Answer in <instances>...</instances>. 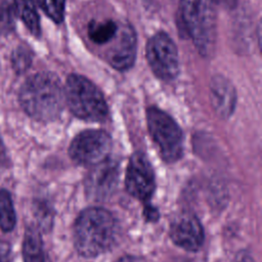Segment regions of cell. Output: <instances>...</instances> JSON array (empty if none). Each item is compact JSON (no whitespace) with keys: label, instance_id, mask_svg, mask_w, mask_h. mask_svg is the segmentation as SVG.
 Returning <instances> with one entry per match:
<instances>
[{"label":"cell","instance_id":"10","mask_svg":"<svg viewBox=\"0 0 262 262\" xmlns=\"http://www.w3.org/2000/svg\"><path fill=\"white\" fill-rule=\"evenodd\" d=\"M170 236L177 246L188 251H196L204 242V231L200 221L188 212H182L173 218Z\"/></svg>","mask_w":262,"mask_h":262},{"label":"cell","instance_id":"15","mask_svg":"<svg viewBox=\"0 0 262 262\" xmlns=\"http://www.w3.org/2000/svg\"><path fill=\"white\" fill-rule=\"evenodd\" d=\"M17 16L20 17L28 30L36 37L41 34L40 18L34 0H13Z\"/></svg>","mask_w":262,"mask_h":262},{"label":"cell","instance_id":"12","mask_svg":"<svg viewBox=\"0 0 262 262\" xmlns=\"http://www.w3.org/2000/svg\"><path fill=\"white\" fill-rule=\"evenodd\" d=\"M210 98L215 112L222 118L229 117L235 106L236 93L233 85L222 75H215L210 82Z\"/></svg>","mask_w":262,"mask_h":262},{"label":"cell","instance_id":"20","mask_svg":"<svg viewBox=\"0 0 262 262\" xmlns=\"http://www.w3.org/2000/svg\"><path fill=\"white\" fill-rule=\"evenodd\" d=\"M11 63L17 74L25 73L32 63L31 51L25 47H17L11 54Z\"/></svg>","mask_w":262,"mask_h":262},{"label":"cell","instance_id":"24","mask_svg":"<svg viewBox=\"0 0 262 262\" xmlns=\"http://www.w3.org/2000/svg\"><path fill=\"white\" fill-rule=\"evenodd\" d=\"M117 262H146L144 259L135 256H125L119 259Z\"/></svg>","mask_w":262,"mask_h":262},{"label":"cell","instance_id":"16","mask_svg":"<svg viewBox=\"0 0 262 262\" xmlns=\"http://www.w3.org/2000/svg\"><path fill=\"white\" fill-rule=\"evenodd\" d=\"M16 215L13 202L9 191L5 188L0 189V229L7 233L14 229Z\"/></svg>","mask_w":262,"mask_h":262},{"label":"cell","instance_id":"3","mask_svg":"<svg viewBox=\"0 0 262 262\" xmlns=\"http://www.w3.org/2000/svg\"><path fill=\"white\" fill-rule=\"evenodd\" d=\"M217 5V0H179L181 27L204 57L215 50Z\"/></svg>","mask_w":262,"mask_h":262},{"label":"cell","instance_id":"18","mask_svg":"<svg viewBox=\"0 0 262 262\" xmlns=\"http://www.w3.org/2000/svg\"><path fill=\"white\" fill-rule=\"evenodd\" d=\"M16 17L17 13L13 0L2 1L0 3V34L7 35L12 32Z\"/></svg>","mask_w":262,"mask_h":262},{"label":"cell","instance_id":"8","mask_svg":"<svg viewBox=\"0 0 262 262\" xmlns=\"http://www.w3.org/2000/svg\"><path fill=\"white\" fill-rule=\"evenodd\" d=\"M125 183L128 192L140 201H148L152 195L156 187L155 174L149 162L142 154L137 152L131 157Z\"/></svg>","mask_w":262,"mask_h":262},{"label":"cell","instance_id":"22","mask_svg":"<svg viewBox=\"0 0 262 262\" xmlns=\"http://www.w3.org/2000/svg\"><path fill=\"white\" fill-rule=\"evenodd\" d=\"M8 166V156L4 146V143L2 141V138L0 136V171L3 170Z\"/></svg>","mask_w":262,"mask_h":262},{"label":"cell","instance_id":"6","mask_svg":"<svg viewBox=\"0 0 262 262\" xmlns=\"http://www.w3.org/2000/svg\"><path fill=\"white\" fill-rule=\"evenodd\" d=\"M146 59L150 70L160 80H174L180 70L179 54L173 39L165 32L152 35L146 43Z\"/></svg>","mask_w":262,"mask_h":262},{"label":"cell","instance_id":"4","mask_svg":"<svg viewBox=\"0 0 262 262\" xmlns=\"http://www.w3.org/2000/svg\"><path fill=\"white\" fill-rule=\"evenodd\" d=\"M64 98L70 111L78 118L103 121L108 113L101 91L86 77L72 74L64 86Z\"/></svg>","mask_w":262,"mask_h":262},{"label":"cell","instance_id":"19","mask_svg":"<svg viewBox=\"0 0 262 262\" xmlns=\"http://www.w3.org/2000/svg\"><path fill=\"white\" fill-rule=\"evenodd\" d=\"M43 12L55 24L62 23L64 18L66 0H35Z\"/></svg>","mask_w":262,"mask_h":262},{"label":"cell","instance_id":"14","mask_svg":"<svg viewBox=\"0 0 262 262\" xmlns=\"http://www.w3.org/2000/svg\"><path fill=\"white\" fill-rule=\"evenodd\" d=\"M24 262H50L49 256L44 249L40 230L30 226L26 229L23 242Z\"/></svg>","mask_w":262,"mask_h":262},{"label":"cell","instance_id":"11","mask_svg":"<svg viewBox=\"0 0 262 262\" xmlns=\"http://www.w3.org/2000/svg\"><path fill=\"white\" fill-rule=\"evenodd\" d=\"M94 166L95 168L86 178V191L91 199L103 201L115 190L118 181V165L114 161L104 160Z\"/></svg>","mask_w":262,"mask_h":262},{"label":"cell","instance_id":"23","mask_svg":"<svg viewBox=\"0 0 262 262\" xmlns=\"http://www.w3.org/2000/svg\"><path fill=\"white\" fill-rule=\"evenodd\" d=\"M144 216L147 221H156L159 217V213L155 207L150 205H146L144 208Z\"/></svg>","mask_w":262,"mask_h":262},{"label":"cell","instance_id":"9","mask_svg":"<svg viewBox=\"0 0 262 262\" xmlns=\"http://www.w3.org/2000/svg\"><path fill=\"white\" fill-rule=\"evenodd\" d=\"M137 36L129 23H122L114 44L105 53V59L115 70L125 72L131 69L136 58Z\"/></svg>","mask_w":262,"mask_h":262},{"label":"cell","instance_id":"1","mask_svg":"<svg viewBox=\"0 0 262 262\" xmlns=\"http://www.w3.org/2000/svg\"><path fill=\"white\" fill-rule=\"evenodd\" d=\"M18 99L20 106L31 118L42 122L52 121L63 110L64 88L55 74L40 72L25 81Z\"/></svg>","mask_w":262,"mask_h":262},{"label":"cell","instance_id":"13","mask_svg":"<svg viewBox=\"0 0 262 262\" xmlns=\"http://www.w3.org/2000/svg\"><path fill=\"white\" fill-rule=\"evenodd\" d=\"M121 24L113 18L92 19L87 26L88 38L97 46L106 45L117 38Z\"/></svg>","mask_w":262,"mask_h":262},{"label":"cell","instance_id":"2","mask_svg":"<svg viewBox=\"0 0 262 262\" xmlns=\"http://www.w3.org/2000/svg\"><path fill=\"white\" fill-rule=\"evenodd\" d=\"M116 222L112 214L101 208L84 210L76 220L74 241L84 257H96L107 251L116 237Z\"/></svg>","mask_w":262,"mask_h":262},{"label":"cell","instance_id":"5","mask_svg":"<svg viewBox=\"0 0 262 262\" xmlns=\"http://www.w3.org/2000/svg\"><path fill=\"white\" fill-rule=\"evenodd\" d=\"M146 121L150 136L162 158L167 162L177 161L182 155L183 137L174 119L164 111L150 106L146 111Z\"/></svg>","mask_w":262,"mask_h":262},{"label":"cell","instance_id":"17","mask_svg":"<svg viewBox=\"0 0 262 262\" xmlns=\"http://www.w3.org/2000/svg\"><path fill=\"white\" fill-rule=\"evenodd\" d=\"M33 213L38 224V229L48 231L52 226L53 220L51 206L44 200H37L34 202Z\"/></svg>","mask_w":262,"mask_h":262},{"label":"cell","instance_id":"26","mask_svg":"<svg viewBox=\"0 0 262 262\" xmlns=\"http://www.w3.org/2000/svg\"><path fill=\"white\" fill-rule=\"evenodd\" d=\"M156 1H157V0H143V2L145 3L146 6H151V5H154Z\"/></svg>","mask_w":262,"mask_h":262},{"label":"cell","instance_id":"25","mask_svg":"<svg viewBox=\"0 0 262 262\" xmlns=\"http://www.w3.org/2000/svg\"><path fill=\"white\" fill-rule=\"evenodd\" d=\"M217 3L218 5H223L227 8H232L235 6L236 4V0H217Z\"/></svg>","mask_w":262,"mask_h":262},{"label":"cell","instance_id":"7","mask_svg":"<svg viewBox=\"0 0 262 262\" xmlns=\"http://www.w3.org/2000/svg\"><path fill=\"white\" fill-rule=\"evenodd\" d=\"M112 149V138L102 130L79 133L70 145L71 158L82 165H97L106 160Z\"/></svg>","mask_w":262,"mask_h":262},{"label":"cell","instance_id":"21","mask_svg":"<svg viewBox=\"0 0 262 262\" xmlns=\"http://www.w3.org/2000/svg\"><path fill=\"white\" fill-rule=\"evenodd\" d=\"M10 247L9 244L0 239V262H9Z\"/></svg>","mask_w":262,"mask_h":262}]
</instances>
